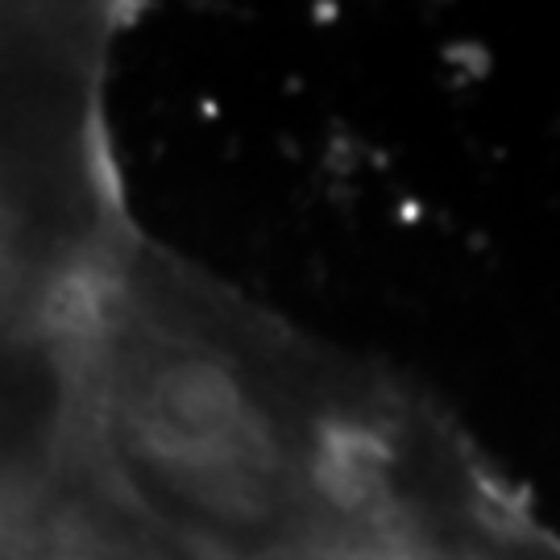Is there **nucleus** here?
I'll list each match as a JSON object with an SVG mask.
<instances>
[{
  "label": "nucleus",
  "mask_w": 560,
  "mask_h": 560,
  "mask_svg": "<svg viewBox=\"0 0 560 560\" xmlns=\"http://www.w3.org/2000/svg\"><path fill=\"white\" fill-rule=\"evenodd\" d=\"M125 4H0V499L83 457L96 303L138 224L108 67Z\"/></svg>",
  "instance_id": "nucleus-2"
},
{
  "label": "nucleus",
  "mask_w": 560,
  "mask_h": 560,
  "mask_svg": "<svg viewBox=\"0 0 560 560\" xmlns=\"http://www.w3.org/2000/svg\"><path fill=\"white\" fill-rule=\"evenodd\" d=\"M83 453L191 560H423L506 499L411 390L141 229L96 303Z\"/></svg>",
  "instance_id": "nucleus-1"
},
{
  "label": "nucleus",
  "mask_w": 560,
  "mask_h": 560,
  "mask_svg": "<svg viewBox=\"0 0 560 560\" xmlns=\"http://www.w3.org/2000/svg\"><path fill=\"white\" fill-rule=\"evenodd\" d=\"M0 560H191L141 520L83 453L25 494L0 499Z\"/></svg>",
  "instance_id": "nucleus-3"
},
{
  "label": "nucleus",
  "mask_w": 560,
  "mask_h": 560,
  "mask_svg": "<svg viewBox=\"0 0 560 560\" xmlns=\"http://www.w3.org/2000/svg\"><path fill=\"white\" fill-rule=\"evenodd\" d=\"M428 560H560V540L523 520L520 511H511V502H502L474 536Z\"/></svg>",
  "instance_id": "nucleus-4"
}]
</instances>
